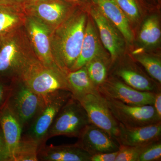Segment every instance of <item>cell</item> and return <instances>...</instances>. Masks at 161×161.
Returning a JSON list of instances; mask_svg holds the SVG:
<instances>
[{
	"label": "cell",
	"instance_id": "8fae6325",
	"mask_svg": "<svg viewBox=\"0 0 161 161\" xmlns=\"http://www.w3.org/2000/svg\"><path fill=\"white\" fill-rule=\"evenodd\" d=\"M72 9L71 4L63 0H45L30 3L24 11L53 31L74 12Z\"/></svg>",
	"mask_w": 161,
	"mask_h": 161
},
{
	"label": "cell",
	"instance_id": "3957f363",
	"mask_svg": "<svg viewBox=\"0 0 161 161\" xmlns=\"http://www.w3.org/2000/svg\"><path fill=\"white\" fill-rule=\"evenodd\" d=\"M45 96H41L22 80H11L6 104L17 117L23 131L27 130L44 104Z\"/></svg>",
	"mask_w": 161,
	"mask_h": 161
},
{
	"label": "cell",
	"instance_id": "6da1fadb",
	"mask_svg": "<svg viewBox=\"0 0 161 161\" xmlns=\"http://www.w3.org/2000/svg\"><path fill=\"white\" fill-rule=\"evenodd\" d=\"M85 14L74 11L52 32V55L59 69L67 75L80 54L86 26Z\"/></svg>",
	"mask_w": 161,
	"mask_h": 161
},
{
	"label": "cell",
	"instance_id": "484cf974",
	"mask_svg": "<svg viewBox=\"0 0 161 161\" xmlns=\"http://www.w3.org/2000/svg\"><path fill=\"white\" fill-rule=\"evenodd\" d=\"M149 145L144 146H128L119 145L118 155L115 161H139L141 153Z\"/></svg>",
	"mask_w": 161,
	"mask_h": 161
},
{
	"label": "cell",
	"instance_id": "2e32d148",
	"mask_svg": "<svg viewBox=\"0 0 161 161\" xmlns=\"http://www.w3.org/2000/svg\"><path fill=\"white\" fill-rule=\"evenodd\" d=\"M0 127L3 131L11 161L23 135V130L14 112L5 104L0 110Z\"/></svg>",
	"mask_w": 161,
	"mask_h": 161
},
{
	"label": "cell",
	"instance_id": "ba28073f",
	"mask_svg": "<svg viewBox=\"0 0 161 161\" xmlns=\"http://www.w3.org/2000/svg\"><path fill=\"white\" fill-rule=\"evenodd\" d=\"M78 101L86 111L91 123L104 130L116 140L119 132V123L111 113L105 98L98 90Z\"/></svg>",
	"mask_w": 161,
	"mask_h": 161
},
{
	"label": "cell",
	"instance_id": "52a82bcc",
	"mask_svg": "<svg viewBox=\"0 0 161 161\" xmlns=\"http://www.w3.org/2000/svg\"><path fill=\"white\" fill-rule=\"evenodd\" d=\"M104 98L114 118L119 123L125 126L142 127L161 121V119L152 105H132L115 99Z\"/></svg>",
	"mask_w": 161,
	"mask_h": 161
},
{
	"label": "cell",
	"instance_id": "4316f807",
	"mask_svg": "<svg viewBox=\"0 0 161 161\" xmlns=\"http://www.w3.org/2000/svg\"><path fill=\"white\" fill-rule=\"evenodd\" d=\"M129 19L136 21L139 19L140 10L135 0H114Z\"/></svg>",
	"mask_w": 161,
	"mask_h": 161
},
{
	"label": "cell",
	"instance_id": "5bb4252c",
	"mask_svg": "<svg viewBox=\"0 0 161 161\" xmlns=\"http://www.w3.org/2000/svg\"><path fill=\"white\" fill-rule=\"evenodd\" d=\"M91 14L98 27L102 42L109 52L112 61H114L123 49L122 35L98 8L92 9Z\"/></svg>",
	"mask_w": 161,
	"mask_h": 161
},
{
	"label": "cell",
	"instance_id": "d4e9b609",
	"mask_svg": "<svg viewBox=\"0 0 161 161\" xmlns=\"http://www.w3.org/2000/svg\"><path fill=\"white\" fill-rule=\"evenodd\" d=\"M136 59L144 67L152 79L158 83H161V62L156 57L148 55H138Z\"/></svg>",
	"mask_w": 161,
	"mask_h": 161
},
{
	"label": "cell",
	"instance_id": "1f68e13d",
	"mask_svg": "<svg viewBox=\"0 0 161 161\" xmlns=\"http://www.w3.org/2000/svg\"><path fill=\"white\" fill-rule=\"evenodd\" d=\"M31 3L30 0H0V4L23 9Z\"/></svg>",
	"mask_w": 161,
	"mask_h": 161
},
{
	"label": "cell",
	"instance_id": "d6a6232c",
	"mask_svg": "<svg viewBox=\"0 0 161 161\" xmlns=\"http://www.w3.org/2000/svg\"><path fill=\"white\" fill-rule=\"evenodd\" d=\"M153 106L158 117L161 119V91L155 93Z\"/></svg>",
	"mask_w": 161,
	"mask_h": 161
},
{
	"label": "cell",
	"instance_id": "8992f818",
	"mask_svg": "<svg viewBox=\"0 0 161 161\" xmlns=\"http://www.w3.org/2000/svg\"><path fill=\"white\" fill-rule=\"evenodd\" d=\"M67 75L60 70L47 67L39 60L30 67L20 80L41 96L59 90L70 91Z\"/></svg>",
	"mask_w": 161,
	"mask_h": 161
},
{
	"label": "cell",
	"instance_id": "e0dca14e",
	"mask_svg": "<svg viewBox=\"0 0 161 161\" xmlns=\"http://www.w3.org/2000/svg\"><path fill=\"white\" fill-rule=\"evenodd\" d=\"M104 15L120 32L129 43L133 39L129 19L114 0H94Z\"/></svg>",
	"mask_w": 161,
	"mask_h": 161
},
{
	"label": "cell",
	"instance_id": "30bf717a",
	"mask_svg": "<svg viewBox=\"0 0 161 161\" xmlns=\"http://www.w3.org/2000/svg\"><path fill=\"white\" fill-rule=\"evenodd\" d=\"M97 89L105 98L132 105H153L156 93L139 91L121 80L108 78Z\"/></svg>",
	"mask_w": 161,
	"mask_h": 161
},
{
	"label": "cell",
	"instance_id": "7402d4cb",
	"mask_svg": "<svg viewBox=\"0 0 161 161\" xmlns=\"http://www.w3.org/2000/svg\"><path fill=\"white\" fill-rule=\"evenodd\" d=\"M161 35L158 18L152 16L147 19L143 24L140 32L139 39L146 46H152L158 43Z\"/></svg>",
	"mask_w": 161,
	"mask_h": 161
},
{
	"label": "cell",
	"instance_id": "d6986e66",
	"mask_svg": "<svg viewBox=\"0 0 161 161\" xmlns=\"http://www.w3.org/2000/svg\"><path fill=\"white\" fill-rule=\"evenodd\" d=\"M100 44L98 36L94 26L89 21L86 26L80 54L71 71L85 66L93 58L100 56Z\"/></svg>",
	"mask_w": 161,
	"mask_h": 161
},
{
	"label": "cell",
	"instance_id": "f546056e",
	"mask_svg": "<svg viewBox=\"0 0 161 161\" xmlns=\"http://www.w3.org/2000/svg\"><path fill=\"white\" fill-rule=\"evenodd\" d=\"M0 161H11L3 131L0 127Z\"/></svg>",
	"mask_w": 161,
	"mask_h": 161
},
{
	"label": "cell",
	"instance_id": "7a4b0ae2",
	"mask_svg": "<svg viewBox=\"0 0 161 161\" xmlns=\"http://www.w3.org/2000/svg\"><path fill=\"white\" fill-rule=\"evenodd\" d=\"M38 60L24 26L0 38V80H20Z\"/></svg>",
	"mask_w": 161,
	"mask_h": 161
},
{
	"label": "cell",
	"instance_id": "ffe728a7",
	"mask_svg": "<svg viewBox=\"0 0 161 161\" xmlns=\"http://www.w3.org/2000/svg\"><path fill=\"white\" fill-rule=\"evenodd\" d=\"M66 77L72 97L77 100L97 90L89 77L86 65L69 72Z\"/></svg>",
	"mask_w": 161,
	"mask_h": 161
},
{
	"label": "cell",
	"instance_id": "277c9868",
	"mask_svg": "<svg viewBox=\"0 0 161 161\" xmlns=\"http://www.w3.org/2000/svg\"><path fill=\"white\" fill-rule=\"evenodd\" d=\"M71 97V92L67 90H59L45 96L43 108L22 136L34 141L40 148L45 145L47 134L55 117Z\"/></svg>",
	"mask_w": 161,
	"mask_h": 161
},
{
	"label": "cell",
	"instance_id": "ac0fdd59",
	"mask_svg": "<svg viewBox=\"0 0 161 161\" xmlns=\"http://www.w3.org/2000/svg\"><path fill=\"white\" fill-rule=\"evenodd\" d=\"M115 73L123 82L135 89L153 93L161 91L160 87L155 80L132 67H120Z\"/></svg>",
	"mask_w": 161,
	"mask_h": 161
},
{
	"label": "cell",
	"instance_id": "e575fe53",
	"mask_svg": "<svg viewBox=\"0 0 161 161\" xmlns=\"http://www.w3.org/2000/svg\"><path fill=\"white\" fill-rule=\"evenodd\" d=\"M31 3H37V2H42V1H45V0H30Z\"/></svg>",
	"mask_w": 161,
	"mask_h": 161
},
{
	"label": "cell",
	"instance_id": "cb8c5ba5",
	"mask_svg": "<svg viewBox=\"0 0 161 161\" xmlns=\"http://www.w3.org/2000/svg\"><path fill=\"white\" fill-rule=\"evenodd\" d=\"M40 149V146L36 142L22 136L13 161H37Z\"/></svg>",
	"mask_w": 161,
	"mask_h": 161
},
{
	"label": "cell",
	"instance_id": "83f0119b",
	"mask_svg": "<svg viewBox=\"0 0 161 161\" xmlns=\"http://www.w3.org/2000/svg\"><path fill=\"white\" fill-rule=\"evenodd\" d=\"M161 140L150 144L147 146L140 156L139 161L161 160Z\"/></svg>",
	"mask_w": 161,
	"mask_h": 161
},
{
	"label": "cell",
	"instance_id": "9c48e42d",
	"mask_svg": "<svg viewBox=\"0 0 161 161\" xmlns=\"http://www.w3.org/2000/svg\"><path fill=\"white\" fill-rule=\"evenodd\" d=\"M24 26L35 54L40 62L47 67L60 70L52 55L51 30L37 19L27 15Z\"/></svg>",
	"mask_w": 161,
	"mask_h": 161
},
{
	"label": "cell",
	"instance_id": "836d02e7",
	"mask_svg": "<svg viewBox=\"0 0 161 161\" xmlns=\"http://www.w3.org/2000/svg\"><path fill=\"white\" fill-rule=\"evenodd\" d=\"M63 1H65V2H67V3H70V4H77L80 3L81 2V0H63Z\"/></svg>",
	"mask_w": 161,
	"mask_h": 161
},
{
	"label": "cell",
	"instance_id": "603a6c76",
	"mask_svg": "<svg viewBox=\"0 0 161 161\" xmlns=\"http://www.w3.org/2000/svg\"><path fill=\"white\" fill-rule=\"evenodd\" d=\"M86 66L89 77L96 88L106 80L107 64L101 55L92 59Z\"/></svg>",
	"mask_w": 161,
	"mask_h": 161
},
{
	"label": "cell",
	"instance_id": "4fadbf2b",
	"mask_svg": "<svg viewBox=\"0 0 161 161\" xmlns=\"http://www.w3.org/2000/svg\"><path fill=\"white\" fill-rule=\"evenodd\" d=\"M117 140L119 145L144 146L161 140V121L138 127H129L119 123Z\"/></svg>",
	"mask_w": 161,
	"mask_h": 161
},
{
	"label": "cell",
	"instance_id": "7c38bea8",
	"mask_svg": "<svg viewBox=\"0 0 161 161\" xmlns=\"http://www.w3.org/2000/svg\"><path fill=\"white\" fill-rule=\"evenodd\" d=\"M78 146L90 155L118 151L117 141L104 130L92 123L87 125L78 137Z\"/></svg>",
	"mask_w": 161,
	"mask_h": 161
},
{
	"label": "cell",
	"instance_id": "f1b7e54d",
	"mask_svg": "<svg viewBox=\"0 0 161 161\" xmlns=\"http://www.w3.org/2000/svg\"><path fill=\"white\" fill-rule=\"evenodd\" d=\"M11 81L0 80V110L5 106L9 95Z\"/></svg>",
	"mask_w": 161,
	"mask_h": 161
},
{
	"label": "cell",
	"instance_id": "5b68a950",
	"mask_svg": "<svg viewBox=\"0 0 161 161\" xmlns=\"http://www.w3.org/2000/svg\"><path fill=\"white\" fill-rule=\"evenodd\" d=\"M90 124L84 108L72 96L55 117L47 134L46 141L59 136L78 138L83 129Z\"/></svg>",
	"mask_w": 161,
	"mask_h": 161
},
{
	"label": "cell",
	"instance_id": "9a60e30c",
	"mask_svg": "<svg viewBox=\"0 0 161 161\" xmlns=\"http://www.w3.org/2000/svg\"><path fill=\"white\" fill-rule=\"evenodd\" d=\"M91 156L76 143L41 147L38 154V161H91Z\"/></svg>",
	"mask_w": 161,
	"mask_h": 161
},
{
	"label": "cell",
	"instance_id": "44dd1931",
	"mask_svg": "<svg viewBox=\"0 0 161 161\" xmlns=\"http://www.w3.org/2000/svg\"><path fill=\"white\" fill-rule=\"evenodd\" d=\"M26 17L23 9L0 4V38L24 26Z\"/></svg>",
	"mask_w": 161,
	"mask_h": 161
},
{
	"label": "cell",
	"instance_id": "4dcf8cb0",
	"mask_svg": "<svg viewBox=\"0 0 161 161\" xmlns=\"http://www.w3.org/2000/svg\"><path fill=\"white\" fill-rule=\"evenodd\" d=\"M118 153L117 151L95 154L91 156V161H115Z\"/></svg>",
	"mask_w": 161,
	"mask_h": 161
}]
</instances>
